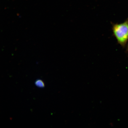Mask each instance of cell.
I'll use <instances>...</instances> for the list:
<instances>
[{
  "label": "cell",
  "mask_w": 128,
  "mask_h": 128,
  "mask_svg": "<svg viewBox=\"0 0 128 128\" xmlns=\"http://www.w3.org/2000/svg\"><path fill=\"white\" fill-rule=\"evenodd\" d=\"M114 36L122 47H126L128 41V18L122 23L112 24Z\"/></svg>",
  "instance_id": "cell-1"
},
{
  "label": "cell",
  "mask_w": 128,
  "mask_h": 128,
  "mask_svg": "<svg viewBox=\"0 0 128 128\" xmlns=\"http://www.w3.org/2000/svg\"><path fill=\"white\" fill-rule=\"evenodd\" d=\"M36 85L38 87L43 88L45 87V84L42 80L38 79L36 80L35 83Z\"/></svg>",
  "instance_id": "cell-2"
},
{
  "label": "cell",
  "mask_w": 128,
  "mask_h": 128,
  "mask_svg": "<svg viewBox=\"0 0 128 128\" xmlns=\"http://www.w3.org/2000/svg\"><path fill=\"white\" fill-rule=\"evenodd\" d=\"M126 51L127 52H128V44L127 47V49H126Z\"/></svg>",
  "instance_id": "cell-3"
}]
</instances>
